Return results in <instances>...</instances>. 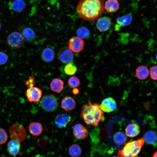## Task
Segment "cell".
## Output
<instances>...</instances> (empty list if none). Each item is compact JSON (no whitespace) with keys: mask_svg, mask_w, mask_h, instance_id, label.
I'll return each mask as SVG.
<instances>
[{"mask_svg":"<svg viewBox=\"0 0 157 157\" xmlns=\"http://www.w3.org/2000/svg\"><path fill=\"white\" fill-rule=\"evenodd\" d=\"M103 0H80L76 7L79 17L89 22L98 19L104 10Z\"/></svg>","mask_w":157,"mask_h":157,"instance_id":"obj_1","label":"cell"},{"mask_svg":"<svg viewBox=\"0 0 157 157\" xmlns=\"http://www.w3.org/2000/svg\"><path fill=\"white\" fill-rule=\"evenodd\" d=\"M81 117L86 124L95 126L105 119L100 105L97 103L89 102L84 105L81 109Z\"/></svg>","mask_w":157,"mask_h":157,"instance_id":"obj_2","label":"cell"},{"mask_svg":"<svg viewBox=\"0 0 157 157\" xmlns=\"http://www.w3.org/2000/svg\"><path fill=\"white\" fill-rule=\"evenodd\" d=\"M144 142L143 138L125 144L124 147L118 152L119 157H135L140 152Z\"/></svg>","mask_w":157,"mask_h":157,"instance_id":"obj_3","label":"cell"},{"mask_svg":"<svg viewBox=\"0 0 157 157\" xmlns=\"http://www.w3.org/2000/svg\"><path fill=\"white\" fill-rule=\"evenodd\" d=\"M42 109L47 112L55 111L58 106V102L56 98L52 94L44 96L40 101Z\"/></svg>","mask_w":157,"mask_h":157,"instance_id":"obj_4","label":"cell"},{"mask_svg":"<svg viewBox=\"0 0 157 157\" xmlns=\"http://www.w3.org/2000/svg\"><path fill=\"white\" fill-rule=\"evenodd\" d=\"M10 136L12 139L20 142L26 138L27 133L24 126L21 124L16 123L12 125L9 130Z\"/></svg>","mask_w":157,"mask_h":157,"instance_id":"obj_5","label":"cell"},{"mask_svg":"<svg viewBox=\"0 0 157 157\" xmlns=\"http://www.w3.org/2000/svg\"><path fill=\"white\" fill-rule=\"evenodd\" d=\"M25 40L22 34L17 31L10 33L8 36L6 40L9 46L14 49H19L22 47Z\"/></svg>","mask_w":157,"mask_h":157,"instance_id":"obj_6","label":"cell"},{"mask_svg":"<svg viewBox=\"0 0 157 157\" xmlns=\"http://www.w3.org/2000/svg\"><path fill=\"white\" fill-rule=\"evenodd\" d=\"M74 57L72 51L67 47L60 49L57 54L58 60L63 64H67L71 62L74 59Z\"/></svg>","mask_w":157,"mask_h":157,"instance_id":"obj_7","label":"cell"},{"mask_svg":"<svg viewBox=\"0 0 157 157\" xmlns=\"http://www.w3.org/2000/svg\"><path fill=\"white\" fill-rule=\"evenodd\" d=\"M84 42L83 39L78 36H74L69 40V48L72 51L78 53L83 49Z\"/></svg>","mask_w":157,"mask_h":157,"instance_id":"obj_8","label":"cell"},{"mask_svg":"<svg viewBox=\"0 0 157 157\" xmlns=\"http://www.w3.org/2000/svg\"><path fill=\"white\" fill-rule=\"evenodd\" d=\"M42 94L41 89L34 86L28 88L26 93L28 100L31 102L38 101L41 98Z\"/></svg>","mask_w":157,"mask_h":157,"instance_id":"obj_9","label":"cell"},{"mask_svg":"<svg viewBox=\"0 0 157 157\" xmlns=\"http://www.w3.org/2000/svg\"><path fill=\"white\" fill-rule=\"evenodd\" d=\"M72 121L71 117L65 114H61L58 115L54 119V123L56 126L59 128L66 127Z\"/></svg>","mask_w":157,"mask_h":157,"instance_id":"obj_10","label":"cell"},{"mask_svg":"<svg viewBox=\"0 0 157 157\" xmlns=\"http://www.w3.org/2000/svg\"><path fill=\"white\" fill-rule=\"evenodd\" d=\"M112 24L111 18L109 17H99L96 24L97 29L100 32H104L108 30Z\"/></svg>","mask_w":157,"mask_h":157,"instance_id":"obj_11","label":"cell"},{"mask_svg":"<svg viewBox=\"0 0 157 157\" xmlns=\"http://www.w3.org/2000/svg\"><path fill=\"white\" fill-rule=\"evenodd\" d=\"M100 106L103 111L109 113L115 109L116 108V103L113 98L109 97L104 99Z\"/></svg>","mask_w":157,"mask_h":157,"instance_id":"obj_12","label":"cell"},{"mask_svg":"<svg viewBox=\"0 0 157 157\" xmlns=\"http://www.w3.org/2000/svg\"><path fill=\"white\" fill-rule=\"evenodd\" d=\"M73 134L76 138L82 140L85 138L87 137L88 133L87 129L82 125L77 124L74 127Z\"/></svg>","mask_w":157,"mask_h":157,"instance_id":"obj_13","label":"cell"},{"mask_svg":"<svg viewBox=\"0 0 157 157\" xmlns=\"http://www.w3.org/2000/svg\"><path fill=\"white\" fill-rule=\"evenodd\" d=\"M61 105L64 110L67 111H70L75 108L76 102L72 97L66 96L62 99Z\"/></svg>","mask_w":157,"mask_h":157,"instance_id":"obj_14","label":"cell"},{"mask_svg":"<svg viewBox=\"0 0 157 157\" xmlns=\"http://www.w3.org/2000/svg\"><path fill=\"white\" fill-rule=\"evenodd\" d=\"M20 147V142L15 140L12 139L8 143L7 150L11 155L15 156L19 153Z\"/></svg>","mask_w":157,"mask_h":157,"instance_id":"obj_15","label":"cell"},{"mask_svg":"<svg viewBox=\"0 0 157 157\" xmlns=\"http://www.w3.org/2000/svg\"><path fill=\"white\" fill-rule=\"evenodd\" d=\"M125 130L126 135L130 138L137 136L140 132V127L138 124L136 123L128 124Z\"/></svg>","mask_w":157,"mask_h":157,"instance_id":"obj_16","label":"cell"},{"mask_svg":"<svg viewBox=\"0 0 157 157\" xmlns=\"http://www.w3.org/2000/svg\"><path fill=\"white\" fill-rule=\"evenodd\" d=\"M135 75L136 77L139 80L146 79L149 75V70L145 65L139 66L136 69Z\"/></svg>","mask_w":157,"mask_h":157,"instance_id":"obj_17","label":"cell"},{"mask_svg":"<svg viewBox=\"0 0 157 157\" xmlns=\"http://www.w3.org/2000/svg\"><path fill=\"white\" fill-rule=\"evenodd\" d=\"M28 130L33 135L38 136L41 134L43 131L42 124L38 122H32L28 126Z\"/></svg>","mask_w":157,"mask_h":157,"instance_id":"obj_18","label":"cell"},{"mask_svg":"<svg viewBox=\"0 0 157 157\" xmlns=\"http://www.w3.org/2000/svg\"><path fill=\"white\" fill-rule=\"evenodd\" d=\"M104 6L108 12L115 13L118 10L119 4L118 0H107L104 3Z\"/></svg>","mask_w":157,"mask_h":157,"instance_id":"obj_19","label":"cell"},{"mask_svg":"<svg viewBox=\"0 0 157 157\" xmlns=\"http://www.w3.org/2000/svg\"><path fill=\"white\" fill-rule=\"evenodd\" d=\"M64 85V82L62 80L55 78L51 82L50 86L52 91L58 93H60L63 89Z\"/></svg>","mask_w":157,"mask_h":157,"instance_id":"obj_20","label":"cell"},{"mask_svg":"<svg viewBox=\"0 0 157 157\" xmlns=\"http://www.w3.org/2000/svg\"><path fill=\"white\" fill-rule=\"evenodd\" d=\"M10 9L16 12H20L25 8L26 4L23 0H13L9 3Z\"/></svg>","mask_w":157,"mask_h":157,"instance_id":"obj_21","label":"cell"},{"mask_svg":"<svg viewBox=\"0 0 157 157\" xmlns=\"http://www.w3.org/2000/svg\"><path fill=\"white\" fill-rule=\"evenodd\" d=\"M55 53L54 51L51 48H47L44 49L41 54V58L46 62H49L54 59Z\"/></svg>","mask_w":157,"mask_h":157,"instance_id":"obj_22","label":"cell"},{"mask_svg":"<svg viewBox=\"0 0 157 157\" xmlns=\"http://www.w3.org/2000/svg\"><path fill=\"white\" fill-rule=\"evenodd\" d=\"M144 140L148 144L156 146V135L153 131H149L147 132L144 135Z\"/></svg>","mask_w":157,"mask_h":157,"instance_id":"obj_23","label":"cell"},{"mask_svg":"<svg viewBox=\"0 0 157 157\" xmlns=\"http://www.w3.org/2000/svg\"><path fill=\"white\" fill-rule=\"evenodd\" d=\"M24 39L27 41L31 42L35 38V34L33 30L30 27H26L24 28L21 33Z\"/></svg>","mask_w":157,"mask_h":157,"instance_id":"obj_24","label":"cell"},{"mask_svg":"<svg viewBox=\"0 0 157 157\" xmlns=\"http://www.w3.org/2000/svg\"><path fill=\"white\" fill-rule=\"evenodd\" d=\"M132 19V16L127 14L118 18L117 20V23L121 27H123L129 25Z\"/></svg>","mask_w":157,"mask_h":157,"instance_id":"obj_25","label":"cell"},{"mask_svg":"<svg viewBox=\"0 0 157 157\" xmlns=\"http://www.w3.org/2000/svg\"><path fill=\"white\" fill-rule=\"evenodd\" d=\"M113 139L115 144L121 145L123 144L126 141L127 138L123 132L119 131L114 134L113 136Z\"/></svg>","mask_w":157,"mask_h":157,"instance_id":"obj_26","label":"cell"},{"mask_svg":"<svg viewBox=\"0 0 157 157\" xmlns=\"http://www.w3.org/2000/svg\"><path fill=\"white\" fill-rule=\"evenodd\" d=\"M81 149L79 145L77 144L71 145L69 148V153L72 157H78L81 153Z\"/></svg>","mask_w":157,"mask_h":157,"instance_id":"obj_27","label":"cell"},{"mask_svg":"<svg viewBox=\"0 0 157 157\" xmlns=\"http://www.w3.org/2000/svg\"><path fill=\"white\" fill-rule=\"evenodd\" d=\"M64 70L66 74L71 76L75 74L77 70V68L74 63L70 62L65 65Z\"/></svg>","mask_w":157,"mask_h":157,"instance_id":"obj_28","label":"cell"},{"mask_svg":"<svg viewBox=\"0 0 157 157\" xmlns=\"http://www.w3.org/2000/svg\"><path fill=\"white\" fill-rule=\"evenodd\" d=\"M76 33L78 36L82 39L88 38L90 35L89 30L84 27H82L78 29Z\"/></svg>","mask_w":157,"mask_h":157,"instance_id":"obj_29","label":"cell"},{"mask_svg":"<svg viewBox=\"0 0 157 157\" xmlns=\"http://www.w3.org/2000/svg\"><path fill=\"white\" fill-rule=\"evenodd\" d=\"M68 83L69 86L72 88H77L80 85V84L79 79L75 76L70 77L69 78Z\"/></svg>","mask_w":157,"mask_h":157,"instance_id":"obj_30","label":"cell"},{"mask_svg":"<svg viewBox=\"0 0 157 157\" xmlns=\"http://www.w3.org/2000/svg\"><path fill=\"white\" fill-rule=\"evenodd\" d=\"M8 138L7 134L5 130L0 128V144H4Z\"/></svg>","mask_w":157,"mask_h":157,"instance_id":"obj_31","label":"cell"},{"mask_svg":"<svg viewBox=\"0 0 157 157\" xmlns=\"http://www.w3.org/2000/svg\"><path fill=\"white\" fill-rule=\"evenodd\" d=\"M157 66L156 65L152 66L149 70V75L153 80L156 81L157 79Z\"/></svg>","mask_w":157,"mask_h":157,"instance_id":"obj_32","label":"cell"},{"mask_svg":"<svg viewBox=\"0 0 157 157\" xmlns=\"http://www.w3.org/2000/svg\"><path fill=\"white\" fill-rule=\"evenodd\" d=\"M8 60V56L4 52L0 51V65L5 64Z\"/></svg>","mask_w":157,"mask_h":157,"instance_id":"obj_33","label":"cell"},{"mask_svg":"<svg viewBox=\"0 0 157 157\" xmlns=\"http://www.w3.org/2000/svg\"><path fill=\"white\" fill-rule=\"evenodd\" d=\"M35 81L33 75L29 76L28 79L26 82V85L27 88H29L33 86L35 84Z\"/></svg>","mask_w":157,"mask_h":157,"instance_id":"obj_34","label":"cell"},{"mask_svg":"<svg viewBox=\"0 0 157 157\" xmlns=\"http://www.w3.org/2000/svg\"><path fill=\"white\" fill-rule=\"evenodd\" d=\"M47 140L44 138L40 139L38 142V145L42 147H45L47 144Z\"/></svg>","mask_w":157,"mask_h":157,"instance_id":"obj_35","label":"cell"},{"mask_svg":"<svg viewBox=\"0 0 157 157\" xmlns=\"http://www.w3.org/2000/svg\"><path fill=\"white\" fill-rule=\"evenodd\" d=\"M72 92L73 94L74 95L77 94L79 93V90L77 88H73Z\"/></svg>","mask_w":157,"mask_h":157,"instance_id":"obj_36","label":"cell"},{"mask_svg":"<svg viewBox=\"0 0 157 157\" xmlns=\"http://www.w3.org/2000/svg\"><path fill=\"white\" fill-rule=\"evenodd\" d=\"M34 157H45V156L42 155L40 154H38L35 155Z\"/></svg>","mask_w":157,"mask_h":157,"instance_id":"obj_37","label":"cell"},{"mask_svg":"<svg viewBox=\"0 0 157 157\" xmlns=\"http://www.w3.org/2000/svg\"><path fill=\"white\" fill-rule=\"evenodd\" d=\"M157 151H156L153 154L152 157H157Z\"/></svg>","mask_w":157,"mask_h":157,"instance_id":"obj_38","label":"cell"},{"mask_svg":"<svg viewBox=\"0 0 157 157\" xmlns=\"http://www.w3.org/2000/svg\"><path fill=\"white\" fill-rule=\"evenodd\" d=\"M1 22H0V30L1 28Z\"/></svg>","mask_w":157,"mask_h":157,"instance_id":"obj_39","label":"cell"},{"mask_svg":"<svg viewBox=\"0 0 157 157\" xmlns=\"http://www.w3.org/2000/svg\"><path fill=\"white\" fill-rule=\"evenodd\" d=\"M112 157H118V156H113Z\"/></svg>","mask_w":157,"mask_h":157,"instance_id":"obj_40","label":"cell"}]
</instances>
